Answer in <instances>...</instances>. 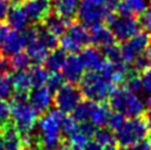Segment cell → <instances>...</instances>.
<instances>
[{
  "instance_id": "1",
  "label": "cell",
  "mask_w": 151,
  "mask_h": 150,
  "mask_svg": "<svg viewBox=\"0 0 151 150\" xmlns=\"http://www.w3.org/2000/svg\"><path fill=\"white\" fill-rule=\"evenodd\" d=\"M63 115L61 111L55 109L44 112V115L37 119L34 133L41 150H56L63 143L60 128Z\"/></svg>"
},
{
  "instance_id": "2",
  "label": "cell",
  "mask_w": 151,
  "mask_h": 150,
  "mask_svg": "<svg viewBox=\"0 0 151 150\" xmlns=\"http://www.w3.org/2000/svg\"><path fill=\"white\" fill-rule=\"evenodd\" d=\"M12 111L10 119L12 124L23 138L34 133L35 124L37 121V112L29 104L28 94L24 93H14L12 96Z\"/></svg>"
},
{
  "instance_id": "3",
  "label": "cell",
  "mask_w": 151,
  "mask_h": 150,
  "mask_svg": "<svg viewBox=\"0 0 151 150\" xmlns=\"http://www.w3.org/2000/svg\"><path fill=\"white\" fill-rule=\"evenodd\" d=\"M109 105L112 111L127 118L141 116L145 111V103L137 93H132L125 87L115 88L109 96Z\"/></svg>"
},
{
  "instance_id": "4",
  "label": "cell",
  "mask_w": 151,
  "mask_h": 150,
  "mask_svg": "<svg viewBox=\"0 0 151 150\" xmlns=\"http://www.w3.org/2000/svg\"><path fill=\"white\" fill-rule=\"evenodd\" d=\"M79 84V89L83 96H85L86 100H91L95 103H102L109 99L112 90L115 89V84L105 79L100 71L85 73Z\"/></svg>"
},
{
  "instance_id": "5",
  "label": "cell",
  "mask_w": 151,
  "mask_h": 150,
  "mask_svg": "<svg viewBox=\"0 0 151 150\" xmlns=\"http://www.w3.org/2000/svg\"><path fill=\"white\" fill-rule=\"evenodd\" d=\"M115 143L121 148L131 146L134 144L142 141L147 136V124L142 118H129L122 125L114 131Z\"/></svg>"
},
{
  "instance_id": "6",
  "label": "cell",
  "mask_w": 151,
  "mask_h": 150,
  "mask_svg": "<svg viewBox=\"0 0 151 150\" xmlns=\"http://www.w3.org/2000/svg\"><path fill=\"white\" fill-rule=\"evenodd\" d=\"M59 44L66 53L76 54L90 44V31L80 23H71L60 36Z\"/></svg>"
},
{
  "instance_id": "7",
  "label": "cell",
  "mask_w": 151,
  "mask_h": 150,
  "mask_svg": "<svg viewBox=\"0 0 151 150\" xmlns=\"http://www.w3.org/2000/svg\"><path fill=\"white\" fill-rule=\"evenodd\" d=\"M105 23L107 24V28L114 35L115 40L121 43L130 39L141 29V23L136 18L125 17V15L120 14L115 15L114 13L107 15Z\"/></svg>"
},
{
  "instance_id": "8",
  "label": "cell",
  "mask_w": 151,
  "mask_h": 150,
  "mask_svg": "<svg viewBox=\"0 0 151 150\" xmlns=\"http://www.w3.org/2000/svg\"><path fill=\"white\" fill-rule=\"evenodd\" d=\"M83 100V94L75 84H64L59 88L52 99V104L63 114H70Z\"/></svg>"
},
{
  "instance_id": "9",
  "label": "cell",
  "mask_w": 151,
  "mask_h": 150,
  "mask_svg": "<svg viewBox=\"0 0 151 150\" xmlns=\"http://www.w3.org/2000/svg\"><path fill=\"white\" fill-rule=\"evenodd\" d=\"M24 48L25 40L21 30H15L9 25L0 24V54L12 58Z\"/></svg>"
},
{
  "instance_id": "10",
  "label": "cell",
  "mask_w": 151,
  "mask_h": 150,
  "mask_svg": "<svg viewBox=\"0 0 151 150\" xmlns=\"http://www.w3.org/2000/svg\"><path fill=\"white\" fill-rule=\"evenodd\" d=\"M109 13L105 10L102 5L91 4L88 1H80L76 18L79 23L88 29H93L95 26L102 25L106 21V17Z\"/></svg>"
},
{
  "instance_id": "11",
  "label": "cell",
  "mask_w": 151,
  "mask_h": 150,
  "mask_svg": "<svg viewBox=\"0 0 151 150\" xmlns=\"http://www.w3.org/2000/svg\"><path fill=\"white\" fill-rule=\"evenodd\" d=\"M149 39H150L149 33L140 30L139 33L131 36L130 39L124 41L120 46V53L124 61L126 64H131L139 55L144 54L145 49L147 46Z\"/></svg>"
},
{
  "instance_id": "12",
  "label": "cell",
  "mask_w": 151,
  "mask_h": 150,
  "mask_svg": "<svg viewBox=\"0 0 151 150\" xmlns=\"http://www.w3.org/2000/svg\"><path fill=\"white\" fill-rule=\"evenodd\" d=\"M20 5L31 24L42 23L51 12V0H24Z\"/></svg>"
},
{
  "instance_id": "13",
  "label": "cell",
  "mask_w": 151,
  "mask_h": 150,
  "mask_svg": "<svg viewBox=\"0 0 151 150\" xmlns=\"http://www.w3.org/2000/svg\"><path fill=\"white\" fill-rule=\"evenodd\" d=\"M52 92L44 85V87L33 88L28 93V101L33 106L37 114H44L49 111L52 105Z\"/></svg>"
},
{
  "instance_id": "14",
  "label": "cell",
  "mask_w": 151,
  "mask_h": 150,
  "mask_svg": "<svg viewBox=\"0 0 151 150\" xmlns=\"http://www.w3.org/2000/svg\"><path fill=\"white\" fill-rule=\"evenodd\" d=\"M80 60L84 69L89 71H100L106 61V58L101 49L94 45H88L80 51Z\"/></svg>"
},
{
  "instance_id": "15",
  "label": "cell",
  "mask_w": 151,
  "mask_h": 150,
  "mask_svg": "<svg viewBox=\"0 0 151 150\" xmlns=\"http://www.w3.org/2000/svg\"><path fill=\"white\" fill-rule=\"evenodd\" d=\"M84 66L79 55L70 54L66 56V60L61 68V75L69 84H78L84 75Z\"/></svg>"
},
{
  "instance_id": "16",
  "label": "cell",
  "mask_w": 151,
  "mask_h": 150,
  "mask_svg": "<svg viewBox=\"0 0 151 150\" xmlns=\"http://www.w3.org/2000/svg\"><path fill=\"white\" fill-rule=\"evenodd\" d=\"M101 74L105 79H107L112 84L122 83L130 73L127 69V64L125 61H109L106 60L104 66L101 68Z\"/></svg>"
},
{
  "instance_id": "17",
  "label": "cell",
  "mask_w": 151,
  "mask_h": 150,
  "mask_svg": "<svg viewBox=\"0 0 151 150\" xmlns=\"http://www.w3.org/2000/svg\"><path fill=\"white\" fill-rule=\"evenodd\" d=\"M0 150H23L21 136L12 123L0 129Z\"/></svg>"
},
{
  "instance_id": "18",
  "label": "cell",
  "mask_w": 151,
  "mask_h": 150,
  "mask_svg": "<svg viewBox=\"0 0 151 150\" xmlns=\"http://www.w3.org/2000/svg\"><path fill=\"white\" fill-rule=\"evenodd\" d=\"M80 0H52L51 10L69 23L76 18Z\"/></svg>"
},
{
  "instance_id": "19",
  "label": "cell",
  "mask_w": 151,
  "mask_h": 150,
  "mask_svg": "<svg viewBox=\"0 0 151 150\" xmlns=\"http://www.w3.org/2000/svg\"><path fill=\"white\" fill-rule=\"evenodd\" d=\"M115 38L110 31V29L105 26L104 24L95 26V28L90 29V43L94 46H98L99 49L104 50L107 46H111L116 44Z\"/></svg>"
},
{
  "instance_id": "20",
  "label": "cell",
  "mask_w": 151,
  "mask_h": 150,
  "mask_svg": "<svg viewBox=\"0 0 151 150\" xmlns=\"http://www.w3.org/2000/svg\"><path fill=\"white\" fill-rule=\"evenodd\" d=\"M146 0H119L116 12L125 17H139L146 10Z\"/></svg>"
},
{
  "instance_id": "21",
  "label": "cell",
  "mask_w": 151,
  "mask_h": 150,
  "mask_svg": "<svg viewBox=\"0 0 151 150\" xmlns=\"http://www.w3.org/2000/svg\"><path fill=\"white\" fill-rule=\"evenodd\" d=\"M6 21L10 28L15 30H23L28 26L29 21L28 18L24 13V10L21 9L20 4H15L12 8H9V12L6 15Z\"/></svg>"
},
{
  "instance_id": "22",
  "label": "cell",
  "mask_w": 151,
  "mask_h": 150,
  "mask_svg": "<svg viewBox=\"0 0 151 150\" xmlns=\"http://www.w3.org/2000/svg\"><path fill=\"white\" fill-rule=\"evenodd\" d=\"M66 51L63 48H56L49 51L46 59H45V69L49 73H59L61 70L64 63L66 60Z\"/></svg>"
},
{
  "instance_id": "23",
  "label": "cell",
  "mask_w": 151,
  "mask_h": 150,
  "mask_svg": "<svg viewBox=\"0 0 151 150\" xmlns=\"http://www.w3.org/2000/svg\"><path fill=\"white\" fill-rule=\"evenodd\" d=\"M42 24H44L45 28L49 31H51V33L55 36L60 38L66 31L68 26L71 23H69V21H66L65 19H63L61 17H59L58 14H55L51 10V12L47 14V17L44 19Z\"/></svg>"
},
{
  "instance_id": "24",
  "label": "cell",
  "mask_w": 151,
  "mask_h": 150,
  "mask_svg": "<svg viewBox=\"0 0 151 150\" xmlns=\"http://www.w3.org/2000/svg\"><path fill=\"white\" fill-rule=\"evenodd\" d=\"M110 112L111 111L105 104L93 101L90 115H89V121L93 123L96 128H105L107 124V119H109Z\"/></svg>"
},
{
  "instance_id": "25",
  "label": "cell",
  "mask_w": 151,
  "mask_h": 150,
  "mask_svg": "<svg viewBox=\"0 0 151 150\" xmlns=\"http://www.w3.org/2000/svg\"><path fill=\"white\" fill-rule=\"evenodd\" d=\"M25 48H26V55L29 56L31 65H33V64H42L50 51L37 40V38L35 40L30 41L29 44H26Z\"/></svg>"
},
{
  "instance_id": "26",
  "label": "cell",
  "mask_w": 151,
  "mask_h": 150,
  "mask_svg": "<svg viewBox=\"0 0 151 150\" xmlns=\"http://www.w3.org/2000/svg\"><path fill=\"white\" fill-rule=\"evenodd\" d=\"M10 79H12V84H13V88L15 90V93L28 94L30 90L33 89L28 69H26V70H15L12 74Z\"/></svg>"
},
{
  "instance_id": "27",
  "label": "cell",
  "mask_w": 151,
  "mask_h": 150,
  "mask_svg": "<svg viewBox=\"0 0 151 150\" xmlns=\"http://www.w3.org/2000/svg\"><path fill=\"white\" fill-rule=\"evenodd\" d=\"M35 31H36V38L42 45H44L47 50L56 49L59 45V38L54 35L51 31H49L45 25L42 23L35 24Z\"/></svg>"
},
{
  "instance_id": "28",
  "label": "cell",
  "mask_w": 151,
  "mask_h": 150,
  "mask_svg": "<svg viewBox=\"0 0 151 150\" xmlns=\"http://www.w3.org/2000/svg\"><path fill=\"white\" fill-rule=\"evenodd\" d=\"M28 73H29L33 88L46 85L47 78H49V75H50L49 71L45 69V66H42L41 64H33V65H30L28 68Z\"/></svg>"
},
{
  "instance_id": "29",
  "label": "cell",
  "mask_w": 151,
  "mask_h": 150,
  "mask_svg": "<svg viewBox=\"0 0 151 150\" xmlns=\"http://www.w3.org/2000/svg\"><path fill=\"white\" fill-rule=\"evenodd\" d=\"M91 105H93V101H91V100H81L79 103V105L73 110V112H71L73 115L71 116L78 123L89 121V115H90Z\"/></svg>"
},
{
  "instance_id": "30",
  "label": "cell",
  "mask_w": 151,
  "mask_h": 150,
  "mask_svg": "<svg viewBox=\"0 0 151 150\" xmlns=\"http://www.w3.org/2000/svg\"><path fill=\"white\" fill-rule=\"evenodd\" d=\"M94 141H96L100 146H106L115 144V135L114 131H111L109 128H98L94 134Z\"/></svg>"
},
{
  "instance_id": "31",
  "label": "cell",
  "mask_w": 151,
  "mask_h": 150,
  "mask_svg": "<svg viewBox=\"0 0 151 150\" xmlns=\"http://www.w3.org/2000/svg\"><path fill=\"white\" fill-rule=\"evenodd\" d=\"M60 128H61L63 135L66 136V138H70L71 135H74L75 133L79 131V123L75 120L71 115L64 114L61 123H60Z\"/></svg>"
},
{
  "instance_id": "32",
  "label": "cell",
  "mask_w": 151,
  "mask_h": 150,
  "mask_svg": "<svg viewBox=\"0 0 151 150\" xmlns=\"http://www.w3.org/2000/svg\"><path fill=\"white\" fill-rule=\"evenodd\" d=\"M14 88L12 84V79L6 74H0V99L8 100L13 96Z\"/></svg>"
},
{
  "instance_id": "33",
  "label": "cell",
  "mask_w": 151,
  "mask_h": 150,
  "mask_svg": "<svg viewBox=\"0 0 151 150\" xmlns=\"http://www.w3.org/2000/svg\"><path fill=\"white\" fill-rule=\"evenodd\" d=\"M10 63H12V66L14 70H26L31 65L29 56L26 55V53H23V51L13 55L10 58Z\"/></svg>"
},
{
  "instance_id": "34",
  "label": "cell",
  "mask_w": 151,
  "mask_h": 150,
  "mask_svg": "<svg viewBox=\"0 0 151 150\" xmlns=\"http://www.w3.org/2000/svg\"><path fill=\"white\" fill-rule=\"evenodd\" d=\"M88 141H89V139L84 136L80 131H78V133H75L74 135L68 138L66 143H68L70 150H83Z\"/></svg>"
},
{
  "instance_id": "35",
  "label": "cell",
  "mask_w": 151,
  "mask_h": 150,
  "mask_svg": "<svg viewBox=\"0 0 151 150\" xmlns=\"http://www.w3.org/2000/svg\"><path fill=\"white\" fill-rule=\"evenodd\" d=\"M124 87L132 93H139L140 90H141V83H140L139 74L135 73V71L129 73L126 79L124 80Z\"/></svg>"
},
{
  "instance_id": "36",
  "label": "cell",
  "mask_w": 151,
  "mask_h": 150,
  "mask_svg": "<svg viewBox=\"0 0 151 150\" xmlns=\"http://www.w3.org/2000/svg\"><path fill=\"white\" fill-rule=\"evenodd\" d=\"M64 84H65V79H64L61 73H50L49 78H47V81H46V87L51 92H56Z\"/></svg>"
},
{
  "instance_id": "37",
  "label": "cell",
  "mask_w": 151,
  "mask_h": 150,
  "mask_svg": "<svg viewBox=\"0 0 151 150\" xmlns=\"http://www.w3.org/2000/svg\"><path fill=\"white\" fill-rule=\"evenodd\" d=\"M125 121V116L120 112H116V111H111L110 115H109V119H107V124L106 126L109 128L111 131H115L116 129H119L122 123Z\"/></svg>"
},
{
  "instance_id": "38",
  "label": "cell",
  "mask_w": 151,
  "mask_h": 150,
  "mask_svg": "<svg viewBox=\"0 0 151 150\" xmlns=\"http://www.w3.org/2000/svg\"><path fill=\"white\" fill-rule=\"evenodd\" d=\"M10 111H12L10 103L0 99V129L10 121Z\"/></svg>"
},
{
  "instance_id": "39",
  "label": "cell",
  "mask_w": 151,
  "mask_h": 150,
  "mask_svg": "<svg viewBox=\"0 0 151 150\" xmlns=\"http://www.w3.org/2000/svg\"><path fill=\"white\" fill-rule=\"evenodd\" d=\"M139 76H140V83H141V89L146 94L151 95V65L140 73Z\"/></svg>"
},
{
  "instance_id": "40",
  "label": "cell",
  "mask_w": 151,
  "mask_h": 150,
  "mask_svg": "<svg viewBox=\"0 0 151 150\" xmlns=\"http://www.w3.org/2000/svg\"><path fill=\"white\" fill-rule=\"evenodd\" d=\"M131 64L134 66V71L135 73H141L146 68H149L151 65L150 61H149V59L146 58V55H145V53H144V54H141V55H139Z\"/></svg>"
},
{
  "instance_id": "41",
  "label": "cell",
  "mask_w": 151,
  "mask_h": 150,
  "mask_svg": "<svg viewBox=\"0 0 151 150\" xmlns=\"http://www.w3.org/2000/svg\"><path fill=\"white\" fill-rule=\"evenodd\" d=\"M79 131L83 134L84 136H86L88 139H91L94 136V134H95V130L98 129L93 123H90V121H83V123H79Z\"/></svg>"
},
{
  "instance_id": "42",
  "label": "cell",
  "mask_w": 151,
  "mask_h": 150,
  "mask_svg": "<svg viewBox=\"0 0 151 150\" xmlns=\"http://www.w3.org/2000/svg\"><path fill=\"white\" fill-rule=\"evenodd\" d=\"M140 23H141V26L146 29V33L151 34V5H149L146 10L142 13Z\"/></svg>"
},
{
  "instance_id": "43",
  "label": "cell",
  "mask_w": 151,
  "mask_h": 150,
  "mask_svg": "<svg viewBox=\"0 0 151 150\" xmlns=\"http://www.w3.org/2000/svg\"><path fill=\"white\" fill-rule=\"evenodd\" d=\"M13 70L14 69L12 66V63H10V58L0 54V74L9 75Z\"/></svg>"
},
{
  "instance_id": "44",
  "label": "cell",
  "mask_w": 151,
  "mask_h": 150,
  "mask_svg": "<svg viewBox=\"0 0 151 150\" xmlns=\"http://www.w3.org/2000/svg\"><path fill=\"white\" fill-rule=\"evenodd\" d=\"M145 111H146V124H147V136L150 139L151 143V95L146 101V105H145Z\"/></svg>"
},
{
  "instance_id": "45",
  "label": "cell",
  "mask_w": 151,
  "mask_h": 150,
  "mask_svg": "<svg viewBox=\"0 0 151 150\" xmlns=\"http://www.w3.org/2000/svg\"><path fill=\"white\" fill-rule=\"evenodd\" d=\"M122 150H151V143L150 141H140L137 144H134L131 146L122 148Z\"/></svg>"
},
{
  "instance_id": "46",
  "label": "cell",
  "mask_w": 151,
  "mask_h": 150,
  "mask_svg": "<svg viewBox=\"0 0 151 150\" xmlns=\"http://www.w3.org/2000/svg\"><path fill=\"white\" fill-rule=\"evenodd\" d=\"M9 8H10V3L8 0H0V24H3V21L6 19Z\"/></svg>"
},
{
  "instance_id": "47",
  "label": "cell",
  "mask_w": 151,
  "mask_h": 150,
  "mask_svg": "<svg viewBox=\"0 0 151 150\" xmlns=\"http://www.w3.org/2000/svg\"><path fill=\"white\" fill-rule=\"evenodd\" d=\"M102 146H100L98 143L94 141V140H89L88 143H86V145L83 150H101Z\"/></svg>"
},
{
  "instance_id": "48",
  "label": "cell",
  "mask_w": 151,
  "mask_h": 150,
  "mask_svg": "<svg viewBox=\"0 0 151 150\" xmlns=\"http://www.w3.org/2000/svg\"><path fill=\"white\" fill-rule=\"evenodd\" d=\"M145 55H146V58L149 59V61H150V64H151V38L149 39L147 46H146V49H145Z\"/></svg>"
},
{
  "instance_id": "49",
  "label": "cell",
  "mask_w": 151,
  "mask_h": 150,
  "mask_svg": "<svg viewBox=\"0 0 151 150\" xmlns=\"http://www.w3.org/2000/svg\"><path fill=\"white\" fill-rule=\"evenodd\" d=\"M101 150H119L117 146H115V144H111V145H106V146H102Z\"/></svg>"
},
{
  "instance_id": "50",
  "label": "cell",
  "mask_w": 151,
  "mask_h": 150,
  "mask_svg": "<svg viewBox=\"0 0 151 150\" xmlns=\"http://www.w3.org/2000/svg\"><path fill=\"white\" fill-rule=\"evenodd\" d=\"M9 3H15V4H20L21 1H24V0H8Z\"/></svg>"
},
{
  "instance_id": "51",
  "label": "cell",
  "mask_w": 151,
  "mask_h": 150,
  "mask_svg": "<svg viewBox=\"0 0 151 150\" xmlns=\"http://www.w3.org/2000/svg\"><path fill=\"white\" fill-rule=\"evenodd\" d=\"M150 1H151V0H150Z\"/></svg>"
}]
</instances>
